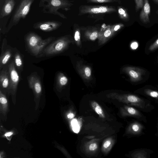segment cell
I'll return each instance as SVG.
<instances>
[{"mask_svg": "<svg viewBox=\"0 0 158 158\" xmlns=\"http://www.w3.org/2000/svg\"><path fill=\"white\" fill-rule=\"evenodd\" d=\"M66 45V42L64 38L58 39L45 47L38 56H48L58 54L64 50Z\"/></svg>", "mask_w": 158, "mask_h": 158, "instance_id": "5b68a950", "label": "cell"}, {"mask_svg": "<svg viewBox=\"0 0 158 158\" xmlns=\"http://www.w3.org/2000/svg\"><path fill=\"white\" fill-rule=\"evenodd\" d=\"M143 73V70L138 68H134L129 70V73L131 77L135 81L140 80Z\"/></svg>", "mask_w": 158, "mask_h": 158, "instance_id": "2e32d148", "label": "cell"}, {"mask_svg": "<svg viewBox=\"0 0 158 158\" xmlns=\"http://www.w3.org/2000/svg\"><path fill=\"white\" fill-rule=\"evenodd\" d=\"M131 128L132 132L135 133L138 132L141 130L140 125L137 123L133 124L131 125Z\"/></svg>", "mask_w": 158, "mask_h": 158, "instance_id": "cb8c5ba5", "label": "cell"}, {"mask_svg": "<svg viewBox=\"0 0 158 158\" xmlns=\"http://www.w3.org/2000/svg\"><path fill=\"white\" fill-rule=\"evenodd\" d=\"M119 102L131 104L134 105L140 106L142 100L138 97L133 95H129L124 97L116 98Z\"/></svg>", "mask_w": 158, "mask_h": 158, "instance_id": "4fadbf2b", "label": "cell"}, {"mask_svg": "<svg viewBox=\"0 0 158 158\" xmlns=\"http://www.w3.org/2000/svg\"><path fill=\"white\" fill-rule=\"evenodd\" d=\"M13 134V132L8 131V132H6L4 136L6 137H10V136H11Z\"/></svg>", "mask_w": 158, "mask_h": 158, "instance_id": "836d02e7", "label": "cell"}, {"mask_svg": "<svg viewBox=\"0 0 158 158\" xmlns=\"http://www.w3.org/2000/svg\"><path fill=\"white\" fill-rule=\"evenodd\" d=\"M88 3H112L116 2L120 4L121 1L120 0H86Z\"/></svg>", "mask_w": 158, "mask_h": 158, "instance_id": "7402d4cb", "label": "cell"}, {"mask_svg": "<svg viewBox=\"0 0 158 158\" xmlns=\"http://www.w3.org/2000/svg\"><path fill=\"white\" fill-rule=\"evenodd\" d=\"M112 145V141L108 139L106 140L103 143L102 148L104 151H108L110 150Z\"/></svg>", "mask_w": 158, "mask_h": 158, "instance_id": "603a6c76", "label": "cell"}, {"mask_svg": "<svg viewBox=\"0 0 158 158\" xmlns=\"http://www.w3.org/2000/svg\"><path fill=\"white\" fill-rule=\"evenodd\" d=\"M68 80L67 78L63 74L60 73L57 74L56 78V86L61 87L65 85L67 82Z\"/></svg>", "mask_w": 158, "mask_h": 158, "instance_id": "ffe728a7", "label": "cell"}, {"mask_svg": "<svg viewBox=\"0 0 158 158\" xmlns=\"http://www.w3.org/2000/svg\"><path fill=\"white\" fill-rule=\"evenodd\" d=\"M98 148V145L96 143H93L90 144L88 147L89 150L93 151L96 150Z\"/></svg>", "mask_w": 158, "mask_h": 158, "instance_id": "4316f807", "label": "cell"}, {"mask_svg": "<svg viewBox=\"0 0 158 158\" xmlns=\"http://www.w3.org/2000/svg\"><path fill=\"white\" fill-rule=\"evenodd\" d=\"M131 46L132 49H135L138 46V44L136 42H134L131 44Z\"/></svg>", "mask_w": 158, "mask_h": 158, "instance_id": "d6a6232c", "label": "cell"}, {"mask_svg": "<svg viewBox=\"0 0 158 158\" xmlns=\"http://www.w3.org/2000/svg\"><path fill=\"white\" fill-rule=\"evenodd\" d=\"M157 48H158V39L150 46L149 50L150 51H152Z\"/></svg>", "mask_w": 158, "mask_h": 158, "instance_id": "484cf974", "label": "cell"}, {"mask_svg": "<svg viewBox=\"0 0 158 158\" xmlns=\"http://www.w3.org/2000/svg\"><path fill=\"white\" fill-rule=\"evenodd\" d=\"M118 12L120 18L122 20L127 21L129 19V15L126 10L122 6H118Z\"/></svg>", "mask_w": 158, "mask_h": 158, "instance_id": "d6986e66", "label": "cell"}, {"mask_svg": "<svg viewBox=\"0 0 158 158\" xmlns=\"http://www.w3.org/2000/svg\"><path fill=\"white\" fill-rule=\"evenodd\" d=\"M156 13L158 14V11L156 12Z\"/></svg>", "mask_w": 158, "mask_h": 158, "instance_id": "8d00e7d4", "label": "cell"}, {"mask_svg": "<svg viewBox=\"0 0 158 158\" xmlns=\"http://www.w3.org/2000/svg\"><path fill=\"white\" fill-rule=\"evenodd\" d=\"M122 115L126 116H136L139 114L138 112L135 108L131 107L125 106L121 109Z\"/></svg>", "mask_w": 158, "mask_h": 158, "instance_id": "e0dca14e", "label": "cell"}, {"mask_svg": "<svg viewBox=\"0 0 158 158\" xmlns=\"http://www.w3.org/2000/svg\"><path fill=\"white\" fill-rule=\"evenodd\" d=\"M148 94L151 97L156 98L158 97V92L154 91H148Z\"/></svg>", "mask_w": 158, "mask_h": 158, "instance_id": "83f0119b", "label": "cell"}, {"mask_svg": "<svg viewBox=\"0 0 158 158\" xmlns=\"http://www.w3.org/2000/svg\"><path fill=\"white\" fill-rule=\"evenodd\" d=\"M0 85L1 89L4 92L10 94V82L8 70L3 69L0 73Z\"/></svg>", "mask_w": 158, "mask_h": 158, "instance_id": "9c48e42d", "label": "cell"}, {"mask_svg": "<svg viewBox=\"0 0 158 158\" xmlns=\"http://www.w3.org/2000/svg\"><path fill=\"white\" fill-rule=\"evenodd\" d=\"M150 12V6L148 0H143V9L140 12L139 18L140 20L144 23L150 22L149 15Z\"/></svg>", "mask_w": 158, "mask_h": 158, "instance_id": "8fae6325", "label": "cell"}, {"mask_svg": "<svg viewBox=\"0 0 158 158\" xmlns=\"http://www.w3.org/2000/svg\"><path fill=\"white\" fill-rule=\"evenodd\" d=\"M26 40L27 47L31 51L42 40L40 36L33 32L28 33L26 36Z\"/></svg>", "mask_w": 158, "mask_h": 158, "instance_id": "30bf717a", "label": "cell"}, {"mask_svg": "<svg viewBox=\"0 0 158 158\" xmlns=\"http://www.w3.org/2000/svg\"><path fill=\"white\" fill-rule=\"evenodd\" d=\"M39 5V7L42 8L43 13L58 15L66 19L67 17L64 15L58 10L61 9L68 11L73 4L69 0H40Z\"/></svg>", "mask_w": 158, "mask_h": 158, "instance_id": "6da1fadb", "label": "cell"}, {"mask_svg": "<svg viewBox=\"0 0 158 158\" xmlns=\"http://www.w3.org/2000/svg\"><path fill=\"white\" fill-rule=\"evenodd\" d=\"M80 38V33L78 30L76 31L75 33L74 39L75 40L77 41Z\"/></svg>", "mask_w": 158, "mask_h": 158, "instance_id": "1f68e13d", "label": "cell"}, {"mask_svg": "<svg viewBox=\"0 0 158 158\" xmlns=\"http://www.w3.org/2000/svg\"><path fill=\"white\" fill-rule=\"evenodd\" d=\"M8 68L10 82V94H11L12 96H14L15 98L19 77L15 68L14 61H12L10 63Z\"/></svg>", "mask_w": 158, "mask_h": 158, "instance_id": "52a82bcc", "label": "cell"}, {"mask_svg": "<svg viewBox=\"0 0 158 158\" xmlns=\"http://www.w3.org/2000/svg\"><path fill=\"white\" fill-rule=\"evenodd\" d=\"M135 10H138L143 7V0H135Z\"/></svg>", "mask_w": 158, "mask_h": 158, "instance_id": "d4e9b609", "label": "cell"}, {"mask_svg": "<svg viewBox=\"0 0 158 158\" xmlns=\"http://www.w3.org/2000/svg\"><path fill=\"white\" fill-rule=\"evenodd\" d=\"M98 36V32L95 31L91 33L90 36V39L91 40H94L97 38Z\"/></svg>", "mask_w": 158, "mask_h": 158, "instance_id": "f1b7e54d", "label": "cell"}, {"mask_svg": "<svg viewBox=\"0 0 158 158\" xmlns=\"http://www.w3.org/2000/svg\"><path fill=\"white\" fill-rule=\"evenodd\" d=\"M11 56V50L7 49L5 52L3 51L0 57V68L1 69L3 66L6 64Z\"/></svg>", "mask_w": 158, "mask_h": 158, "instance_id": "9a60e30c", "label": "cell"}, {"mask_svg": "<svg viewBox=\"0 0 158 158\" xmlns=\"http://www.w3.org/2000/svg\"><path fill=\"white\" fill-rule=\"evenodd\" d=\"M79 10V16L87 14H110L117 11L115 7L108 6L82 5Z\"/></svg>", "mask_w": 158, "mask_h": 158, "instance_id": "277c9868", "label": "cell"}, {"mask_svg": "<svg viewBox=\"0 0 158 158\" xmlns=\"http://www.w3.org/2000/svg\"><path fill=\"white\" fill-rule=\"evenodd\" d=\"M28 81L29 87L33 91L35 96L36 108L37 109L42 92L41 82L39 78L35 75L31 76L28 78Z\"/></svg>", "mask_w": 158, "mask_h": 158, "instance_id": "8992f818", "label": "cell"}, {"mask_svg": "<svg viewBox=\"0 0 158 158\" xmlns=\"http://www.w3.org/2000/svg\"><path fill=\"white\" fill-rule=\"evenodd\" d=\"M55 39V37H50L44 40H42L38 45L31 51V52L35 56H38L45 48V47Z\"/></svg>", "mask_w": 158, "mask_h": 158, "instance_id": "7c38bea8", "label": "cell"}, {"mask_svg": "<svg viewBox=\"0 0 158 158\" xmlns=\"http://www.w3.org/2000/svg\"><path fill=\"white\" fill-rule=\"evenodd\" d=\"M16 0H0V30L6 32V25L10 19Z\"/></svg>", "mask_w": 158, "mask_h": 158, "instance_id": "3957f363", "label": "cell"}, {"mask_svg": "<svg viewBox=\"0 0 158 158\" xmlns=\"http://www.w3.org/2000/svg\"><path fill=\"white\" fill-rule=\"evenodd\" d=\"M8 105L7 99L3 93L0 90V113L5 115L8 111Z\"/></svg>", "mask_w": 158, "mask_h": 158, "instance_id": "5bb4252c", "label": "cell"}, {"mask_svg": "<svg viewBox=\"0 0 158 158\" xmlns=\"http://www.w3.org/2000/svg\"><path fill=\"white\" fill-rule=\"evenodd\" d=\"M67 117L69 119H72L74 117V114L73 113H70L67 114Z\"/></svg>", "mask_w": 158, "mask_h": 158, "instance_id": "e575fe53", "label": "cell"}, {"mask_svg": "<svg viewBox=\"0 0 158 158\" xmlns=\"http://www.w3.org/2000/svg\"><path fill=\"white\" fill-rule=\"evenodd\" d=\"M153 1L156 3H158V0H153Z\"/></svg>", "mask_w": 158, "mask_h": 158, "instance_id": "d590c367", "label": "cell"}, {"mask_svg": "<svg viewBox=\"0 0 158 158\" xmlns=\"http://www.w3.org/2000/svg\"><path fill=\"white\" fill-rule=\"evenodd\" d=\"M111 33V31L110 29L106 30L104 32V35L106 37L110 36Z\"/></svg>", "mask_w": 158, "mask_h": 158, "instance_id": "f546056e", "label": "cell"}, {"mask_svg": "<svg viewBox=\"0 0 158 158\" xmlns=\"http://www.w3.org/2000/svg\"><path fill=\"white\" fill-rule=\"evenodd\" d=\"M85 73L87 77H89L91 75V70L88 67H86L85 68Z\"/></svg>", "mask_w": 158, "mask_h": 158, "instance_id": "4dcf8cb0", "label": "cell"}, {"mask_svg": "<svg viewBox=\"0 0 158 158\" xmlns=\"http://www.w3.org/2000/svg\"><path fill=\"white\" fill-rule=\"evenodd\" d=\"M62 24L61 22L55 20H48L37 22L33 24V27L45 32H49L55 30Z\"/></svg>", "mask_w": 158, "mask_h": 158, "instance_id": "ba28073f", "label": "cell"}, {"mask_svg": "<svg viewBox=\"0 0 158 158\" xmlns=\"http://www.w3.org/2000/svg\"><path fill=\"white\" fill-rule=\"evenodd\" d=\"M34 1L16 0L15 6L6 27V32H8L12 27L17 25L21 19L26 18Z\"/></svg>", "mask_w": 158, "mask_h": 158, "instance_id": "7a4b0ae2", "label": "cell"}, {"mask_svg": "<svg viewBox=\"0 0 158 158\" xmlns=\"http://www.w3.org/2000/svg\"><path fill=\"white\" fill-rule=\"evenodd\" d=\"M14 63L19 70L22 69L23 66V62L21 56L19 53L16 52L14 56Z\"/></svg>", "mask_w": 158, "mask_h": 158, "instance_id": "44dd1931", "label": "cell"}, {"mask_svg": "<svg viewBox=\"0 0 158 158\" xmlns=\"http://www.w3.org/2000/svg\"><path fill=\"white\" fill-rule=\"evenodd\" d=\"M91 104L93 109L101 118H105L104 113L102 108L97 102L94 101H92Z\"/></svg>", "mask_w": 158, "mask_h": 158, "instance_id": "ac0fdd59", "label": "cell"}]
</instances>
